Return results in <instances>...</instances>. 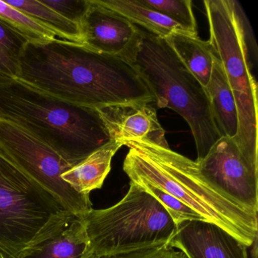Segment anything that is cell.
<instances>
[{"mask_svg":"<svg viewBox=\"0 0 258 258\" xmlns=\"http://www.w3.org/2000/svg\"><path fill=\"white\" fill-rule=\"evenodd\" d=\"M18 79L58 99L96 109L154 102L153 95L127 60L55 38L27 43Z\"/></svg>","mask_w":258,"mask_h":258,"instance_id":"cell-1","label":"cell"},{"mask_svg":"<svg viewBox=\"0 0 258 258\" xmlns=\"http://www.w3.org/2000/svg\"><path fill=\"white\" fill-rule=\"evenodd\" d=\"M124 146L129 152L123 171L134 183H146L168 193L241 241L252 245L257 237V214L208 182L196 161L169 149L143 141Z\"/></svg>","mask_w":258,"mask_h":258,"instance_id":"cell-2","label":"cell"},{"mask_svg":"<svg viewBox=\"0 0 258 258\" xmlns=\"http://www.w3.org/2000/svg\"><path fill=\"white\" fill-rule=\"evenodd\" d=\"M0 119L22 128L72 167L111 141L97 109L58 99L19 79L0 78Z\"/></svg>","mask_w":258,"mask_h":258,"instance_id":"cell-3","label":"cell"},{"mask_svg":"<svg viewBox=\"0 0 258 258\" xmlns=\"http://www.w3.org/2000/svg\"><path fill=\"white\" fill-rule=\"evenodd\" d=\"M127 61L153 95L157 107L173 110L188 123L197 150L196 161L203 159L221 138L205 87L182 64L165 39L141 28L137 46Z\"/></svg>","mask_w":258,"mask_h":258,"instance_id":"cell-4","label":"cell"},{"mask_svg":"<svg viewBox=\"0 0 258 258\" xmlns=\"http://www.w3.org/2000/svg\"><path fill=\"white\" fill-rule=\"evenodd\" d=\"M210 44L220 61L238 111V128L234 138L238 149L258 166L257 86L250 73L247 50V21L235 0H205Z\"/></svg>","mask_w":258,"mask_h":258,"instance_id":"cell-5","label":"cell"},{"mask_svg":"<svg viewBox=\"0 0 258 258\" xmlns=\"http://www.w3.org/2000/svg\"><path fill=\"white\" fill-rule=\"evenodd\" d=\"M82 218L90 250L99 257L166 245L176 229L162 205L132 182L116 205L90 210Z\"/></svg>","mask_w":258,"mask_h":258,"instance_id":"cell-6","label":"cell"},{"mask_svg":"<svg viewBox=\"0 0 258 258\" xmlns=\"http://www.w3.org/2000/svg\"><path fill=\"white\" fill-rule=\"evenodd\" d=\"M71 213L53 195L0 156V258H19Z\"/></svg>","mask_w":258,"mask_h":258,"instance_id":"cell-7","label":"cell"},{"mask_svg":"<svg viewBox=\"0 0 258 258\" xmlns=\"http://www.w3.org/2000/svg\"><path fill=\"white\" fill-rule=\"evenodd\" d=\"M0 156L53 195L73 214L83 217L93 209L90 196L78 192L61 178L72 166L53 149L2 119Z\"/></svg>","mask_w":258,"mask_h":258,"instance_id":"cell-8","label":"cell"},{"mask_svg":"<svg viewBox=\"0 0 258 258\" xmlns=\"http://www.w3.org/2000/svg\"><path fill=\"white\" fill-rule=\"evenodd\" d=\"M196 162L208 182L257 214L258 167L243 155L234 139L221 137Z\"/></svg>","mask_w":258,"mask_h":258,"instance_id":"cell-9","label":"cell"},{"mask_svg":"<svg viewBox=\"0 0 258 258\" xmlns=\"http://www.w3.org/2000/svg\"><path fill=\"white\" fill-rule=\"evenodd\" d=\"M84 46L101 53L127 60L137 46L140 28L116 12L90 0L81 22Z\"/></svg>","mask_w":258,"mask_h":258,"instance_id":"cell-10","label":"cell"},{"mask_svg":"<svg viewBox=\"0 0 258 258\" xmlns=\"http://www.w3.org/2000/svg\"><path fill=\"white\" fill-rule=\"evenodd\" d=\"M111 140L125 143L143 141L169 149L165 131L150 103L117 104L97 108Z\"/></svg>","mask_w":258,"mask_h":258,"instance_id":"cell-11","label":"cell"},{"mask_svg":"<svg viewBox=\"0 0 258 258\" xmlns=\"http://www.w3.org/2000/svg\"><path fill=\"white\" fill-rule=\"evenodd\" d=\"M167 245L186 258H248L244 244L217 225L203 220L177 225Z\"/></svg>","mask_w":258,"mask_h":258,"instance_id":"cell-12","label":"cell"},{"mask_svg":"<svg viewBox=\"0 0 258 258\" xmlns=\"http://www.w3.org/2000/svg\"><path fill=\"white\" fill-rule=\"evenodd\" d=\"M90 250L82 216L69 214L19 258H83Z\"/></svg>","mask_w":258,"mask_h":258,"instance_id":"cell-13","label":"cell"},{"mask_svg":"<svg viewBox=\"0 0 258 258\" xmlns=\"http://www.w3.org/2000/svg\"><path fill=\"white\" fill-rule=\"evenodd\" d=\"M205 88L220 137L235 138L238 128L236 104L220 61L215 55L211 78Z\"/></svg>","mask_w":258,"mask_h":258,"instance_id":"cell-14","label":"cell"},{"mask_svg":"<svg viewBox=\"0 0 258 258\" xmlns=\"http://www.w3.org/2000/svg\"><path fill=\"white\" fill-rule=\"evenodd\" d=\"M123 146L121 143L111 140L63 173L61 178L78 192L90 196L93 190L102 188L111 170V160Z\"/></svg>","mask_w":258,"mask_h":258,"instance_id":"cell-15","label":"cell"},{"mask_svg":"<svg viewBox=\"0 0 258 258\" xmlns=\"http://www.w3.org/2000/svg\"><path fill=\"white\" fill-rule=\"evenodd\" d=\"M182 64L195 78L206 87L214 66V55L209 41L201 40L199 36L185 33H173L165 39Z\"/></svg>","mask_w":258,"mask_h":258,"instance_id":"cell-16","label":"cell"},{"mask_svg":"<svg viewBox=\"0 0 258 258\" xmlns=\"http://www.w3.org/2000/svg\"><path fill=\"white\" fill-rule=\"evenodd\" d=\"M97 2L160 38L166 39L176 32L188 34L179 25L146 7L140 0H97Z\"/></svg>","mask_w":258,"mask_h":258,"instance_id":"cell-17","label":"cell"},{"mask_svg":"<svg viewBox=\"0 0 258 258\" xmlns=\"http://www.w3.org/2000/svg\"><path fill=\"white\" fill-rule=\"evenodd\" d=\"M6 4L28 15L63 40L82 44L81 28L39 0H7Z\"/></svg>","mask_w":258,"mask_h":258,"instance_id":"cell-18","label":"cell"},{"mask_svg":"<svg viewBox=\"0 0 258 258\" xmlns=\"http://www.w3.org/2000/svg\"><path fill=\"white\" fill-rule=\"evenodd\" d=\"M29 42L0 19V78L18 79L21 56Z\"/></svg>","mask_w":258,"mask_h":258,"instance_id":"cell-19","label":"cell"},{"mask_svg":"<svg viewBox=\"0 0 258 258\" xmlns=\"http://www.w3.org/2000/svg\"><path fill=\"white\" fill-rule=\"evenodd\" d=\"M0 19L26 37L30 42L49 41L55 38L52 31L2 0H0Z\"/></svg>","mask_w":258,"mask_h":258,"instance_id":"cell-20","label":"cell"},{"mask_svg":"<svg viewBox=\"0 0 258 258\" xmlns=\"http://www.w3.org/2000/svg\"><path fill=\"white\" fill-rule=\"evenodd\" d=\"M144 5L164 15L188 34L198 37L197 22L190 0H140Z\"/></svg>","mask_w":258,"mask_h":258,"instance_id":"cell-21","label":"cell"},{"mask_svg":"<svg viewBox=\"0 0 258 258\" xmlns=\"http://www.w3.org/2000/svg\"><path fill=\"white\" fill-rule=\"evenodd\" d=\"M136 184L140 185L162 205L163 208L170 214L176 226L180 224L182 222L189 221V220H203L199 214H196L192 210L181 203L179 201L169 195L168 193L149 184Z\"/></svg>","mask_w":258,"mask_h":258,"instance_id":"cell-22","label":"cell"},{"mask_svg":"<svg viewBox=\"0 0 258 258\" xmlns=\"http://www.w3.org/2000/svg\"><path fill=\"white\" fill-rule=\"evenodd\" d=\"M41 3L79 26L90 6V0H41Z\"/></svg>","mask_w":258,"mask_h":258,"instance_id":"cell-23","label":"cell"},{"mask_svg":"<svg viewBox=\"0 0 258 258\" xmlns=\"http://www.w3.org/2000/svg\"><path fill=\"white\" fill-rule=\"evenodd\" d=\"M183 253L172 248L170 246L163 245L153 248L145 249L130 253L112 256H100L99 258H182Z\"/></svg>","mask_w":258,"mask_h":258,"instance_id":"cell-24","label":"cell"},{"mask_svg":"<svg viewBox=\"0 0 258 258\" xmlns=\"http://www.w3.org/2000/svg\"><path fill=\"white\" fill-rule=\"evenodd\" d=\"M83 258H99V256H98L97 255L95 254L93 252H90L88 254L86 255Z\"/></svg>","mask_w":258,"mask_h":258,"instance_id":"cell-25","label":"cell"}]
</instances>
